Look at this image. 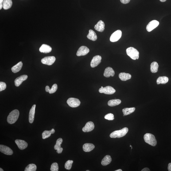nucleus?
Returning <instances> with one entry per match:
<instances>
[{
	"instance_id": "obj_22",
	"label": "nucleus",
	"mask_w": 171,
	"mask_h": 171,
	"mask_svg": "<svg viewBox=\"0 0 171 171\" xmlns=\"http://www.w3.org/2000/svg\"><path fill=\"white\" fill-rule=\"evenodd\" d=\"M23 65L22 62H19L17 63V64L12 67L11 68L12 72L14 73H17L22 68Z\"/></svg>"
},
{
	"instance_id": "obj_8",
	"label": "nucleus",
	"mask_w": 171,
	"mask_h": 171,
	"mask_svg": "<svg viewBox=\"0 0 171 171\" xmlns=\"http://www.w3.org/2000/svg\"><path fill=\"white\" fill-rule=\"evenodd\" d=\"M122 36V32L121 31L117 30L111 35L110 37V41L112 42L117 41Z\"/></svg>"
},
{
	"instance_id": "obj_11",
	"label": "nucleus",
	"mask_w": 171,
	"mask_h": 171,
	"mask_svg": "<svg viewBox=\"0 0 171 171\" xmlns=\"http://www.w3.org/2000/svg\"><path fill=\"white\" fill-rule=\"evenodd\" d=\"M159 25V22L156 20H153V21H150L146 26L147 30L148 32H150L153 29L157 27Z\"/></svg>"
},
{
	"instance_id": "obj_35",
	"label": "nucleus",
	"mask_w": 171,
	"mask_h": 171,
	"mask_svg": "<svg viewBox=\"0 0 171 171\" xmlns=\"http://www.w3.org/2000/svg\"><path fill=\"white\" fill-rule=\"evenodd\" d=\"M114 114L109 113L105 116L104 118L108 120H113L114 119Z\"/></svg>"
},
{
	"instance_id": "obj_43",
	"label": "nucleus",
	"mask_w": 171,
	"mask_h": 171,
	"mask_svg": "<svg viewBox=\"0 0 171 171\" xmlns=\"http://www.w3.org/2000/svg\"><path fill=\"white\" fill-rule=\"evenodd\" d=\"M160 1L161 2H165V1H166V0H160Z\"/></svg>"
},
{
	"instance_id": "obj_10",
	"label": "nucleus",
	"mask_w": 171,
	"mask_h": 171,
	"mask_svg": "<svg viewBox=\"0 0 171 171\" xmlns=\"http://www.w3.org/2000/svg\"><path fill=\"white\" fill-rule=\"evenodd\" d=\"M102 57L99 55L94 56L92 60L90 65L92 68H95L100 64L101 62Z\"/></svg>"
},
{
	"instance_id": "obj_14",
	"label": "nucleus",
	"mask_w": 171,
	"mask_h": 171,
	"mask_svg": "<svg viewBox=\"0 0 171 171\" xmlns=\"http://www.w3.org/2000/svg\"><path fill=\"white\" fill-rule=\"evenodd\" d=\"M15 142L20 150H24L27 147V143L23 140L16 139L15 140Z\"/></svg>"
},
{
	"instance_id": "obj_27",
	"label": "nucleus",
	"mask_w": 171,
	"mask_h": 171,
	"mask_svg": "<svg viewBox=\"0 0 171 171\" xmlns=\"http://www.w3.org/2000/svg\"><path fill=\"white\" fill-rule=\"evenodd\" d=\"M169 79L166 76H160L158 78L157 80V84H165L167 83Z\"/></svg>"
},
{
	"instance_id": "obj_46",
	"label": "nucleus",
	"mask_w": 171,
	"mask_h": 171,
	"mask_svg": "<svg viewBox=\"0 0 171 171\" xmlns=\"http://www.w3.org/2000/svg\"><path fill=\"white\" fill-rule=\"evenodd\" d=\"M103 87H102H102H101V88H103Z\"/></svg>"
},
{
	"instance_id": "obj_28",
	"label": "nucleus",
	"mask_w": 171,
	"mask_h": 171,
	"mask_svg": "<svg viewBox=\"0 0 171 171\" xmlns=\"http://www.w3.org/2000/svg\"><path fill=\"white\" fill-rule=\"evenodd\" d=\"M135 110V108L134 107L126 108H124L122 110V112H123L124 114L123 116L129 115V114L134 112Z\"/></svg>"
},
{
	"instance_id": "obj_9",
	"label": "nucleus",
	"mask_w": 171,
	"mask_h": 171,
	"mask_svg": "<svg viewBox=\"0 0 171 171\" xmlns=\"http://www.w3.org/2000/svg\"><path fill=\"white\" fill-rule=\"evenodd\" d=\"M0 151L7 155H12L13 154V150L10 148L3 145H0Z\"/></svg>"
},
{
	"instance_id": "obj_31",
	"label": "nucleus",
	"mask_w": 171,
	"mask_h": 171,
	"mask_svg": "<svg viewBox=\"0 0 171 171\" xmlns=\"http://www.w3.org/2000/svg\"><path fill=\"white\" fill-rule=\"evenodd\" d=\"M13 2L12 0H4L3 2V8L5 10L10 8L12 5Z\"/></svg>"
},
{
	"instance_id": "obj_39",
	"label": "nucleus",
	"mask_w": 171,
	"mask_h": 171,
	"mask_svg": "<svg viewBox=\"0 0 171 171\" xmlns=\"http://www.w3.org/2000/svg\"><path fill=\"white\" fill-rule=\"evenodd\" d=\"M4 0H0V9L1 10L3 7V2Z\"/></svg>"
},
{
	"instance_id": "obj_42",
	"label": "nucleus",
	"mask_w": 171,
	"mask_h": 171,
	"mask_svg": "<svg viewBox=\"0 0 171 171\" xmlns=\"http://www.w3.org/2000/svg\"><path fill=\"white\" fill-rule=\"evenodd\" d=\"M142 171H150V169H149L148 168H144V169H143L142 170H141Z\"/></svg>"
},
{
	"instance_id": "obj_4",
	"label": "nucleus",
	"mask_w": 171,
	"mask_h": 171,
	"mask_svg": "<svg viewBox=\"0 0 171 171\" xmlns=\"http://www.w3.org/2000/svg\"><path fill=\"white\" fill-rule=\"evenodd\" d=\"M145 142L152 146H155L157 144L156 138L153 135L149 133L145 134L144 137Z\"/></svg>"
},
{
	"instance_id": "obj_37",
	"label": "nucleus",
	"mask_w": 171,
	"mask_h": 171,
	"mask_svg": "<svg viewBox=\"0 0 171 171\" xmlns=\"http://www.w3.org/2000/svg\"><path fill=\"white\" fill-rule=\"evenodd\" d=\"M6 87V83L3 82H0V91L1 92L5 90Z\"/></svg>"
},
{
	"instance_id": "obj_15",
	"label": "nucleus",
	"mask_w": 171,
	"mask_h": 171,
	"mask_svg": "<svg viewBox=\"0 0 171 171\" xmlns=\"http://www.w3.org/2000/svg\"><path fill=\"white\" fill-rule=\"evenodd\" d=\"M63 140L62 138H60L57 139L56 141V144L55 145L54 147L55 150H57V153L61 154L62 152L63 149L61 147V145L62 143Z\"/></svg>"
},
{
	"instance_id": "obj_19",
	"label": "nucleus",
	"mask_w": 171,
	"mask_h": 171,
	"mask_svg": "<svg viewBox=\"0 0 171 171\" xmlns=\"http://www.w3.org/2000/svg\"><path fill=\"white\" fill-rule=\"evenodd\" d=\"M52 51V48L46 44H43L39 48L40 52L44 53H49Z\"/></svg>"
},
{
	"instance_id": "obj_45",
	"label": "nucleus",
	"mask_w": 171,
	"mask_h": 171,
	"mask_svg": "<svg viewBox=\"0 0 171 171\" xmlns=\"http://www.w3.org/2000/svg\"><path fill=\"white\" fill-rule=\"evenodd\" d=\"M0 171H4L3 169H2L1 168H0Z\"/></svg>"
},
{
	"instance_id": "obj_20",
	"label": "nucleus",
	"mask_w": 171,
	"mask_h": 171,
	"mask_svg": "<svg viewBox=\"0 0 171 171\" xmlns=\"http://www.w3.org/2000/svg\"><path fill=\"white\" fill-rule=\"evenodd\" d=\"M105 26L104 22L102 21H100L95 25V29L98 32H102L104 30Z\"/></svg>"
},
{
	"instance_id": "obj_25",
	"label": "nucleus",
	"mask_w": 171,
	"mask_h": 171,
	"mask_svg": "<svg viewBox=\"0 0 171 171\" xmlns=\"http://www.w3.org/2000/svg\"><path fill=\"white\" fill-rule=\"evenodd\" d=\"M55 133V130L52 129L51 130H45L42 133V138L43 139H45L51 136V134H54Z\"/></svg>"
},
{
	"instance_id": "obj_16",
	"label": "nucleus",
	"mask_w": 171,
	"mask_h": 171,
	"mask_svg": "<svg viewBox=\"0 0 171 171\" xmlns=\"http://www.w3.org/2000/svg\"><path fill=\"white\" fill-rule=\"evenodd\" d=\"M28 76L26 75H23L18 77L15 80V85L16 87H18L23 82L26 80Z\"/></svg>"
},
{
	"instance_id": "obj_38",
	"label": "nucleus",
	"mask_w": 171,
	"mask_h": 171,
	"mask_svg": "<svg viewBox=\"0 0 171 171\" xmlns=\"http://www.w3.org/2000/svg\"><path fill=\"white\" fill-rule=\"evenodd\" d=\"M120 2L124 4H127L130 2V0H120Z\"/></svg>"
},
{
	"instance_id": "obj_13",
	"label": "nucleus",
	"mask_w": 171,
	"mask_h": 171,
	"mask_svg": "<svg viewBox=\"0 0 171 171\" xmlns=\"http://www.w3.org/2000/svg\"><path fill=\"white\" fill-rule=\"evenodd\" d=\"M95 128V125L93 122H87L82 130L84 132H89L92 131Z\"/></svg>"
},
{
	"instance_id": "obj_21",
	"label": "nucleus",
	"mask_w": 171,
	"mask_h": 171,
	"mask_svg": "<svg viewBox=\"0 0 171 171\" xmlns=\"http://www.w3.org/2000/svg\"><path fill=\"white\" fill-rule=\"evenodd\" d=\"M83 151L85 152H89L95 148V146L93 144L86 143L83 146Z\"/></svg>"
},
{
	"instance_id": "obj_17",
	"label": "nucleus",
	"mask_w": 171,
	"mask_h": 171,
	"mask_svg": "<svg viewBox=\"0 0 171 171\" xmlns=\"http://www.w3.org/2000/svg\"><path fill=\"white\" fill-rule=\"evenodd\" d=\"M36 105H34L31 108L29 114V122L31 124L33 123L34 119Z\"/></svg>"
},
{
	"instance_id": "obj_5",
	"label": "nucleus",
	"mask_w": 171,
	"mask_h": 171,
	"mask_svg": "<svg viewBox=\"0 0 171 171\" xmlns=\"http://www.w3.org/2000/svg\"><path fill=\"white\" fill-rule=\"evenodd\" d=\"M67 103L69 107H79L81 104V102L78 99L76 98H71L67 100Z\"/></svg>"
},
{
	"instance_id": "obj_32",
	"label": "nucleus",
	"mask_w": 171,
	"mask_h": 171,
	"mask_svg": "<svg viewBox=\"0 0 171 171\" xmlns=\"http://www.w3.org/2000/svg\"><path fill=\"white\" fill-rule=\"evenodd\" d=\"M37 167L34 164H30L25 168V171H35L37 170Z\"/></svg>"
},
{
	"instance_id": "obj_29",
	"label": "nucleus",
	"mask_w": 171,
	"mask_h": 171,
	"mask_svg": "<svg viewBox=\"0 0 171 171\" xmlns=\"http://www.w3.org/2000/svg\"><path fill=\"white\" fill-rule=\"evenodd\" d=\"M121 102L122 101L119 99H112L109 101L108 102V105L110 107H114L120 104Z\"/></svg>"
},
{
	"instance_id": "obj_26",
	"label": "nucleus",
	"mask_w": 171,
	"mask_h": 171,
	"mask_svg": "<svg viewBox=\"0 0 171 171\" xmlns=\"http://www.w3.org/2000/svg\"><path fill=\"white\" fill-rule=\"evenodd\" d=\"M112 161V158L110 155H106L102 160L101 164L103 166H106L109 164Z\"/></svg>"
},
{
	"instance_id": "obj_6",
	"label": "nucleus",
	"mask_w": 171,
	"mask_h": 171,
	"mask_svg": "<svg viewBox=\"0 0 171 171\" xmlns=\"http://www.w3.org/2000/svg\"><path fill=\"white\" fill-rule=\"evenodd\" d=\"M115 90L112 87L107 86L99 89V92L100 93H104L107 95H112L115 93Z\"/></svg>"
},
{
	"instance_id": "obj_2",
	"label": "nucleus",
	"mask_w": 171,
	"mask_h": 171,
	"mask_svg": "<svg viewBox=\"0 0 171 171\" xmlns=\"http://www.w3.org/2000/svg\"><path fill=\"white\" fill-rule=\"evenodd\" d=\"M128 131V129L127 128H124L120 130L113 132L110 134V136L112 138H122L126 135Z\"/></svg>"
},
{
	"instance_id": "obj_7",
	"label": "nucleus",
	"mask_w": 171,
	"mask_h": 171,
	"mask_svg": "<svg viewBox=\"0 0 171 171\" xmlns=\"http://www.w3.org/2000/svg\"><path fill=\"white\" fill-rule=\"evenodd\" d=\"M56 61V58L54 56H48L44 57L41 60L42 64L51 65L53 64Z\"/></svg>"
},
{
	"instance_id": "obj_30",
	"label": "nucleus",
	"mask_w": 171,
	"mask_h": 171,
	"mask_svg": "<svg viewBox=\"0 0 171 171\" xmlns=\"http://www.w3.org/2000/svg\"><path fill=\"white\" fill-rule=\"evenodd\" d=\"M150 71L153 73H156L158 71L159 67L158 63L154 62L152 63L150 65Z\"/></svg>"
},
{
	"instance_id": "obj_3",
	"label": "nucleus",
	"mask_w": 171,
	"mask_h": 171,
	"mask_svg": "<svg viewBox=\"0 0 171 171\" xmlns=\"http://www.w3.org/2000/svg\"><path fill=\"white\" fill-rule=\"evenodd\" d=\"M126 53L128 56L134 60L138 59L139 57V52L136 48L130 47L126 49Z\"/></svg>"
},
{
	"instance_id": "obj_44",
	"label": "nucleus",
	"mask_w": 171,
	"mask_h": 171,
	"mask_svg": "<svg viewBox=\"0 0 171 171\" xmlns=\"http://www.w3.org/2000/svg\"><path fill=\"white\" fill-rule=\"evenodd\" d=\"M122 169H118V170H115V171H122Z\"/></svg>"
},
{
	"instance_id": "obj_47",
	"label": "nucleus",
	"mask_w": 171,
	"mask_h": 171,
	"mask_svg": "<svg viewBox=\"0 0 171 171\" xmlns=\"http://www.w3.org/2000/svg\"><path fill=\"white\" fill-rule=\"evenodd\" d=\"M89 171V170H86V171Z\"/></svg>"
},
{
	"instance_id": "obj_36",
	"label": "nucleus",
	"mask_w": 171,
	"mask_h": 171,
	"mask_svg": "<svg viewBox=\"0 0 171 171\" xmlns=\"http://www.w3.org/2000/svg\"><path fill=\"white\" fill-rule=\"evenodd\" d=\"M57 85L56 84H54L52 86V88H51L50 90L48 92L50 94H53L54 93L56 92V91L57 90Z\"/></svg>"
},
{
	"instance_id": "obj_1",
	"label": "nucleus",
	"mask_w": 171,
	"mask_h": 171,
	"mask_svg": "<svg viewBox=\"0 0 171 171\" xmlns=\"http://www.w3.org/2000/svg\"><path fill=\"white\" fill-rule=\"evenodd\" d=\"M19 115V111L18 110L15 109L12 111L8 116L7 122L10 124H14L17 120Z\"/></svg>"
},
{
	"instance_id": "obj_33",
	"label": "nucleus",
	"mask_w": 171,
	"mask_h": 171,
	"mask_svg": "<svg viewBox=\"0 0 171 171\" xmlns=\"http://www.w3.org/2000/svg\"><path fill=\"white\" fill-rule=\"evenodd\" d=\"M73 163V161L72 160H68L65 163V168L67 170H70L72 167V165Z\"/></svg>"
},
{
	"instance_id": "obj_24",
	"label": "nucleus",
	"mask_w": 171,
	"mask_h": 171,
	"mask_svg": "<svg viewBox=\"0 0 171 171\" xmlns=\"http://www.w3.org/2000/svg\"><path fill=\"white\" fill-rule=\"evenodd\" d=\"M119 77L122 81H126L131 78V75L128 73H121L119 74Z\"/></svg>"
},
{
	"instance_id": "obj_23",
	"label": "nucleus",
	"mask_w": 171,
	"mask_h": 171,
	"mask_svg": "<svg viewBox=\"0 0 171 171\" xmlns=\"http://www.w3.org/2000/svg\"><path fill=\"white\" fill-rule=\"evenodd\" d=\"M87 37L89 39L92 40L93 41H96L97 38L96 33L92 29H90L89 31V33Z\"/></svg>"
},
{
	"instance_id": "obj_18",
	"label": "nucleus",
	"mask_w": 171,
	"mask_h": 171,
	"mask_svg": "<svg viewBox=\"0 0 171 171\" xmlns=\"http://www.w3.org/2000/svg\"><path fill=\"white\" fill-rule=\"evenodd\" d=\"M115 74L114 70L111 67H108L105 69L104 75L106 77H109L110 76H114Z\"/></svg>"
},
{
	"instance_id": "obj_34",
	"label": "nucleus",
	"mask_w": 171,
	"mask_h": 171,
	"mask_svg": "<svg viewBox=\"0 0 171 171\" xmlns=\"http://www.w3.org/2000/svg\"><path fill=\"white\" fill-rule=\"evenodd\" d=\"M58 165L57 163H54L51 165V171H58Z\"/></svg>"
},
{
	"instance_id": "obj_40",
	"label": "nucleus",
	"mask_w": 171,
	"mask_h": 171,
	"mask_svg": "<svg viewBox=\"0 0 171 171\" xmlns=\"http://www.w3.org/2000/svg\"><path fill=\"white\" fill-rule=\"evenodd\" d=\"M50 90V88L49 86H46V87L45 91H46V92H49Z\"/></svg>"
},
{
	"instance_id": "obj_12",
	"label": "nucleus",
	"mask_w": 171,
	"mask_h": 171,
	"mask_svg": "<svg viewBox=\"0 0 171 171\" xmlns=\"http://www.w3.org/2000/svg\"><path fill=\"white\" fill-rule=\"evenodd\" d=\"M89 52V49L85 46H82L79 48L76 53L77 56H85Z\"/></svg>"
},
{
	"instance_id": "obj_41",
	"label": "nucleus",
	"mask_w": 171,
	"mask_h": 171,
	"mask_svg": "<svg viewBox=\"0 0 171 171\" xmlns=\"http://www.w3.org/2000/svg\"><path fill=\"white\" fill-rule=\"evenodd\" d=\"M168 170L171 171V163H170L168 165Z\"/></svg>"
}]
</instances>
